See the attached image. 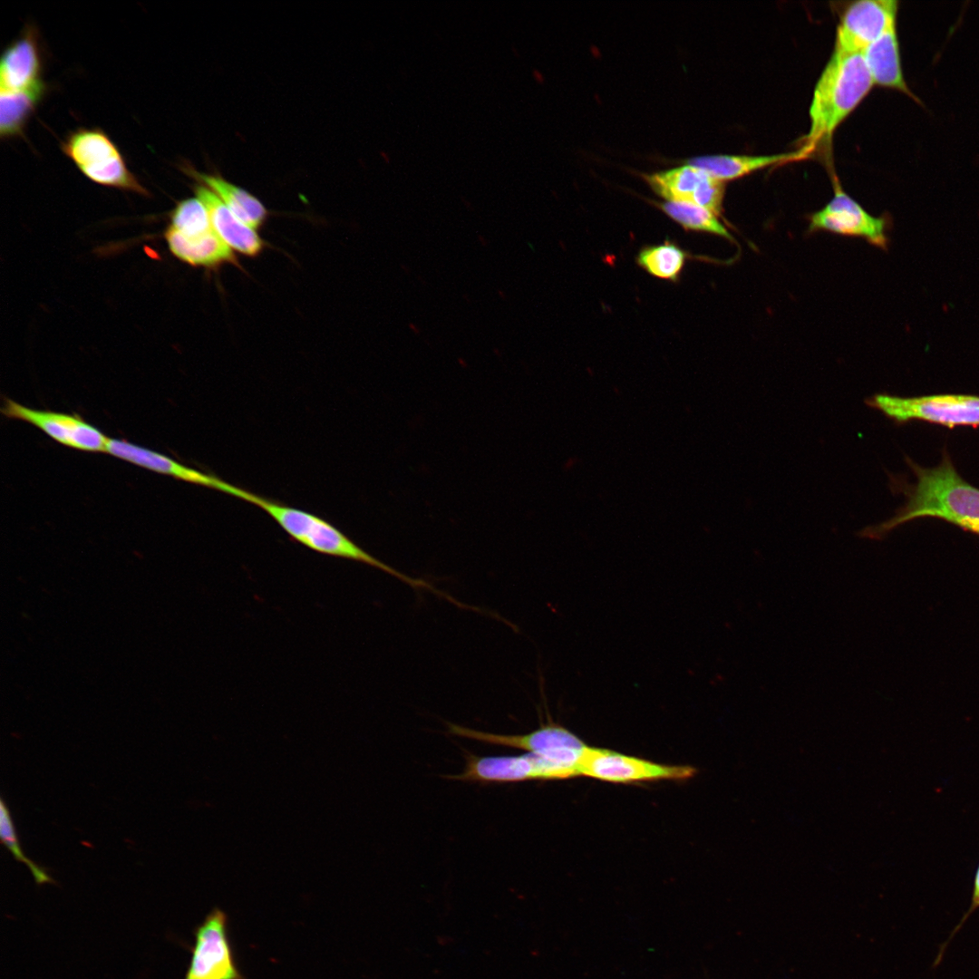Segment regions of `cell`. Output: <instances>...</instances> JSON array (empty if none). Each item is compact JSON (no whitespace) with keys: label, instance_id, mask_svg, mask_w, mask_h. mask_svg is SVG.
<instances>
[{"label":"cell","instance_id":"1","mask_svg":"<svg viewBox=\"0 0 979 979\" xmlns=\"http://www.w3.org/2000/svg\"><path fill=\"white\" fill-rule=\"evenodd\" d=\"M906 460L916 477L913 484L892 478L891 486L906 496L905 504L889 519L860 530V538L882 539L895 528L919 518H935L979 535V489L964 480L946 452L938 465L925 468Z\"/></svg>","mask_w":979,"mask_h":979},{"label":"cell","instance_id":"2","mask_svg":"<svg viewBox=\"0 0 979 979\" xmlns=\"http://www.w3.org/2000/svg\"><path fill=\"white\" fill-rule=\"evenodd\" d=\"M873 86L863 54L833 51L813 91L805 148L830 138Z\"/></svg>","mask_w":979,"mask_h":979},{"label":"cell","instance_id":"3","mask_svg":"<svg viewBox=\"0 0 979 979\" xmlns=\"http://www.w3.org/2000/svg\"><path fill=\"white\" fill-rule=\"evenodd\" d=\"M245 501L267 512L294 540L320 554L366 564L398 578L415 589H426L450 600L430 583L411 577L372 556L325 519L247 492Z\"/></svg>","mask_w":979,"mask_h":979},{"label":"cell","instance_id":"4","mask_svg":"<svg viewBox=\"0 0 979 979\" xmlns=\"http://www.w3.org/2000/svg\"><path fill=\"white\" fill-rule=\"evenodd\" d=\"M584 748L528 752L519 756L480 757L467 753L463 771L451 775L449 779L480 783L569 779L578 776Z\"/></svg>","mask_w":979,"mask_h":979},{"label":"cell","instance_id":"5","mask_svg":"<svg viewBox=\"0 0 979 979\" xmlns=\"http://www.w3.org/2000/svg\"><path fill=\"white\" fill-rule=\"evenodd\" d=\"M865 403L881 412L897 424L922 421L948 428L979 426V396L968 394H933L901 397L876 393Z\"/></svg>","mask_w":979,"mask_h":979},{"label":"cell","instance_id":"6","mask_svg":"<svg viewBox=\"0 0 979 979\" xmlns=\"http://www.w3.org/2000/svg\"><path fill=\"white\" fill-rule=\"evenodd\" d=\"M63 151L90 180L148 195L117 146L102 130L81 128L73 131L63 143Z\"/></svg>","mask_w":979,"mask_h":979},{"label":"cell","instance_id":"7","mask_svg":"<svg viewBox=\"0 0 979 979\" xmlns=\"http://www.w3.org/2000/svg\"><path fill=\"white\" fill-rule=\"evenodd\" d=\"M184 979H246L236 962L228 915L213 908L195 929Z\"/></svg>","mask_w":979,"mask_h":979},{"label":"cell","instance_id":"8","mask_svg":"<svg viewBox=\"0 0 979 979\" xmlns=\"http://www.w3.org/2000/svg\"><path fill=\"white\" fill-rule=\"evenodd\" d=\"M696 773L691 766L665 765L607 749L586 746L578 764V776L613 783L661 780H687Z\"/></svg>","mask_w":979,"mask_h":979},{"label":"cell","instance_id":"9","mask_svg":"<svg viewBox=\"0 0 979 979\" xmlns=\"http://www.w3.org/2000/svg\"><path fill=\"white\" fill-rule=\"evenodd\" d=\"M9 419L28 422L55 441L82 451L106 452L108 438L78 414L37 410L5 398L1 409Z\"/></svg>","mask_w":979,"mask_h":979},{"label":"cell","instance_id":"10","mask_svg":"<svg viewBox=\"0 0 979 979\" xmlns=\"http://www.w3.org/2000/svg\"><path fill=\"white\" fill-rule=\"evenodd\" d=\"M651 189L669 202H690L719 216L725 193V182L686 163L669 170L643 174Z\"/></svg>","mask_w":979,"mask_h":979},{"label":"cell","instance_id":"11","mask_svg":"<svg viewBox=\"0 0 979 979\" xmlns=\"http://www.w3.org/2000/svg\"><path fill=\"white\" fill-rule=\"evenodd\" d=\"M897 11L896 0L851 3L841 15L833 51L862 54L883 34L897 26Z\"/></svg>","mask_w":979,"mask_h":979},{"label":"cell","instance_id":"12","mask_svg":"<svg viewBox=\"0 0 979 979\" xmlns=\"http://www.w3.org/2000/svg\"><path fill=\"white\" fill-rule=\"evenodd\" d=\"M834 189L835 192L831 200L810 217L809 230H827L841 235L862 237L875 246L885 247L887 244L885 218L868 214L838 185H836Z\"/></svg>","mask_w":979,"mask_h":979},{"label":"cell","instance_id":"13","mask_svg":"<svg viewBox=\"0 0 979 979\" xmlns=\"http://www.w3.org/2000/svg\"><path fill=\"white\" fill-rule=\"evenodd\" d=\"M106 452L125 461L157 473L197 484L239 499L243 489L232 485L216 476L208 474L178 462L171 458L135 445L126 440L109 439Z\"/></svg>","mask_w":979,"mask_h":979},{"label":"cell","instance_id":"14","mask_svg":"<svg viewBox=\"0 0 979 979\" xmlns=\"http://www.w3.org/2000/svg\"><path fill=\"white\" fill-rule=\"evenodd\" d=\"M451 734L472 739L489 744L527 751L532 753L548 752L565 749H583L586 746L571 731L550 718L546 723L526 734H497L485 732L454 723L448 724Z\"/></svg>","mask_w":979,"mask_h":979},{"label":"cell","instance_id":"15","mask_svg":"<svg viewBox=\"0 0 979 979\" xmlns=\"http://www.w3.org/2000/svg\"><path fill=\"white\" fill-rule=\"evenodd\" d=\"M193 189L208 210L213 229L231 249L249 257L262 253L267 243L256 229L242 222L208 187L198 183Z\"/></svg>","mask_w":979,"mask_h":979},{"label":"cell","instance_id":"16","mask_svg":"<svg viewBox=\"0 0 979 979\" xmlns=\"http://www.w3.org/2000/svg\"><path fill=\"white\" fill-rule=\"evenodd\" d=\"M42 57L35 30L27 28L5 50L0 66L3 91H23L41 83Z\"/></svg>","mask_w":979,"mask_h":979},{"label":"cell","instance_id":"17","mask_svg":"<svg viewBox=\"0 0 979 979\" xmlns=\"http://www.w3.org/2000/svg\"><path fill=\"white\" fill-rule=\"evenodd\" d=\"M165 239L170 252L190 266L217 269L228 264L241 267L233 250L214 229L201 235L185 237L169 227Z\"/></svg>","mask_w":979,"mask_h":979},{"label":"cell","instance_id":"18","mask_svg":"<svg viewBox=\"0 0 979 979\" xmlns=\"http://www.w3.org/2000/svg\"><path fill=\"white\" fill-rule=\"evenodd\" d=\"M862 54L874 85L899 91L922 104L909 89L903 74L897 26L883 34Z\"/></svg>","mask_w":979,"mask_h":979},{"label":"cell","instance_id":"19","mask_svg":"<svg viewBox=\"0 0 979 979\" xmlns=\"http://www.w3.org/2000/svg\"><path fill=\"white\" fill-rule=\"evenodd\" d=\"M809 152L804 147L799 151L770 155H706L687 160L686 163L699 167L712 178L726 182L771 166L806 158Z\"/></svg>","mask_w":979,"mask_h":979},{"label":"cell","instance_id":"20","mask_svg":"<svg viewBox=\"0 0 979 979\" xmlns=\"http://www.w3.org/2000/svg\"><path fill=\"white\" fill-rule=\"evenodd\" d=\"M182 167L187 175L211 189L246 225L254 229L264 225L267 209L257 197L218 173L200 172L189 164Z\"/></svg>","mask_w":979,"mask_h":979},{"label":"cell","instance_id":"21","mask_svg":"<svg viewBox=\"0 0 979 979\" xmlns=\"http://www.w3.org/2000/svg\"><path fill=\"white\" fill-rule=\"evenodd\" d=\"M45 91L44 82L23 91H3L0 93V133L11 138L22 132L36 104Z\"/></svg>","mask_w":979,"mask_h":979},{"label":"cell","instance_id":"22","mask_svg":"<svg viewBox=\"0 0 979 979\" xmlns=\"http://www.w3.org/2000/svg\"><path fill=\"white\" fill-rule=\"evenodd\" d=\"M656 203L664 213L686 230L713 234L733 241L718 216L705 208L690 202Z\"/></svg>","mask_w":979,"mask_h":979},{"label":"cell","instance_id":"23","mask_svg":"<svg viewBox=\"0 0 979 979\" xmlns=\"http://www.w3.org/2000/svg\"><path fill=\"white\" fill-rule=\"evenodd\" d=\"M687 254L677 245L665 241L643 247L636 257L639 267L655 277L676 281L686 262Z\"/></svg>","mask_w":979,"mask_h":979},{"label":"cell","instance_id":"24","mask_svg":"<svg viewBox=\"0 0 979 979\" xmlns=\"http://www.w3.org/2000/svg\"><path fill=\"white\" fill-rule=\"evenodd\" d=\"M185 237H194L213 230L204 204L197 198L179 201L170 214L169 226Z\"/></svg>","mask_w":979,"mask_h":979},{"label":"cell","instance_id":"25","mask_svg":"<svg viewBox=\"0 0 979 979\" xmlns=\"http://www.w3.org/2000/svg\"><path fill=\"white\" fill-rule=\"evenodd\" d=\"M0 838L2 844L9 849L13 854V857L17 861L24 863L29 868L36 884L55 883V881L48 875L45 868L40 867L24 854L16 836L9 809L3 799L0 800Z\"/></svg>","mask_w":979,"mask_h":979},{"label":"cell","instance_id":"26","mask_svg":"<svg viewBox=\"0 0 979 979\" xmlns=\"http://www.w3.org/2000/svg\"><path fill=\"white\" fill-rule=\"evenodd\" d=\"M978 908H979V863L977 865V868L975 869L974 876L971 904H970L967 911L964 914L963 917L961 918V920L959 921L957 926L955 927V929L951 933L947 942L945 943V945L940 949V953H939V955L937 956L936 964H938L939 961L941 960V956L943 955L948 942L953 938L955 934L957 933L960 930V928L964 924V922L968 919V917Z\"/></svg>","mask_w":979,"mask_h":979},{"label":"cell","instance_id":"27","mask_svg":"<svg viewBox=\"0 0 979 979\" xmlns=\"http://www.w3.org/2000/svg\"><path fill=\"white\" fill-rule=\"evenodd\" d=\"M408 327H409V328H410V329H411V330H412V332H413V333H414L415 334H419V333L421 332V329H420V327H419L418 325H416L415 324H413V323H409V325H408Z\"/></svg>","mask_w":979,"mask_h":979},{"label":"cell","instance_id":"28","mask_svg":"<svg viewBox=\"0 0 979 979\" xmlns=\"http://www.w3.org/2000/svg\"><path fill=\"white\" fill-rule=\"evenodd\" d=\"M478 238H479L480 244L482 247H487L488 246V240L482 235H480Z\"/></svg>","mask_w":979,"mask_h":979},{"label":"cell","instance_id":"29","mask_svg":"<svg viewBox=\"0 0 979 979\" xmlns=\"http://www.w3.org/2000/svg\"><path fill=\"white\" fill-rule=\"evenodd\" d=\"M497 293H498L499 296V297H500V298H501L502 300H506V299H507V296H506V294H505V293L503 292V290H501V289H498V290H497Z\"/></svg>","mask_w":979,"mask_h":979},{"label":"cell","instance_id":"30","mask_svg":"<svg viewBox=\"0 0 979 979\" xmlns=\"http://www.w3.org/2000/svg\"><path fill=\"white\" fill-rule=\"evenodd\" d=\"M401 267L405 273H407V274L410 273V269H409V267L407 266H404V265L402 264Z\"/></svg>","mask_w":979,"mask_h":979}]
</instances>
